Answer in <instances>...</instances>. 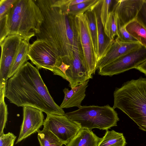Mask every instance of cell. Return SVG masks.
<instances>
[{
    "mask_svg": "<svg viewBox=\"0 0 146 146\" xmlns=\"http://www.w3.org/2000/svg\"><path fill=\"white\" fill-rule=\"evenodd\" d=\"M35 1L44 18L37 39L46 41L63 62L71 60L80 46L75 17L68 13L64 0Z\"/></svg>",
    "mask_w": 146,
    "mask_h": 146,
    "instance_id": "1",
    "label": "cell"
},
{
    "mask_svg": "<svg viewBox=\"0 0 146 146\" xmlns=\"http://www.w3.org/2000/svg\"><path fill=\"white\" fill-rule=\"evenodd\" d=\"M5 97L18 107H30L48 114L64 115L53 100L38 69L27 62L7 80Z\"/></svg>",
    "mask_w": 146,
    "mask_h": 146,
    "instance_id": "2",
    "label": "cell"
},
{
    "mask_svg": "<svg viewBox=\"0 0 146 146\" xmlns=\"http://www.w3.org/2000/svg\"><path fill=\"white\" fill-rule=\"evenodd\" d=\"M113 97V108L120 110L146 132V78L127 81L115 89Z\"/></svg>",
    "mask_w": 146,
    "mask_h": 146,
    "instance_id": "3",
    "label": "cell"
},
{
    "mask_svg": "<svg viewBox=\"0 0 146 146\" xmlns=\"http://www.w3.org/2000/svg\"><path fill=\"white\" fill-rule=\"evenodd\" d=\"M7 36L19 35L27 40L40 33L44 20L35 0H17L5 15Z\"/></svg>",
    "mask_w": 146,
    "mask_h": 146,
    "instance_id": "4",
    "label": "cell"
},
{
    "mask_svg": "<svg viewBox=\"0 0 146 146\" xmlns=\"http://www.w3.org/2000/svg\"><path fill=\"white\" fill-rule=\"evenodd\" d=\"M65 115L77 123L81 129L90 130L94 128L108 129L117 126L119 120L116 111L108 105L82 106L77 110Z\"/></svg>",
    "mask_w": 146,
    "mask_h": 146,
    "instance_id": "5",
    "label": "cell"
},
{
    "mask_svg": "<svg viewBox=\"0 0 146 146\" xmlns=\"http://www.w3.org/2000/svg\"><path fill=\"white\" fill-rule=\"evenodd\" d=\"M28 56L38 69L52 72L59 66L62 60L49 44L42 39H37L29 46Z\"/></svg>",
    "mask_w": 146,
    "mask_h": 146,
    "instance_id": "6",
    "label": "cell"
},
{
    "mask_svg": "<svg viewBox=\"0 0 146 146\" xmlns=\"http://www.w3.org/2000/svg\"><path fill=\"white\" fill-rule=\"evenodd\" d=\"M75 19L82 58L85 65L92 76L96 70L98 61L87 20L84 13L76 15Z\"/></svg>",
    "mask_w": 146,
    "mask_h": 146,
    "instance_id": "7",
    "label": "cell"
},
{
    "mask_svg": "<svg viewBox=\"0 0 146 146\" xmlns=\"http://www.w3.org/2000/svg\"><path fill=\"white\" fill-rule=\"evenodd\" d=\"M43 125L44 129L51 131L66 145L81 129L65 114H47Z\"/></svg>",
    "mask_w": 146,
    "mask_h": 146,
    "instance_id": "8",
    "label": "cell"
},
{
    "mask_svg": "<svg viewBox=\"0 0 146 146\" xmlns=\"http://www.w3.org/2000/svg\"><path fill=\"white\" fill-rule=\"evenodd\" d=\"M146 61V48L141 45L138 48L99 69L98 74L112 76L136 68Z\"/></svg>",
    "mask_w": 146,
    "mask_h": 146,
    "instance_id": "9",
    "label": "cell"
},
{
    "mask_svg": "<svg viewBox=\"0 0 146 146\" xmlns=\"http://www.w3.org/2000/svg\"><path fill=\"white\" fill-rule=\"evenodd\" d=\"M23 38L19 35H11L7 36L0 43L1 50L0 64V89L6 88L11 68Z\"/></svg>",
    "mask_w": 146,
    "mask_h": 146,
    "instance_id": "10",
    "label": "cell"
},
{
    "mask_svg": "<svg viewBox=\"0 0 146 146\" xmlns=\"http://www.w3.org/2000/svg\"><path fill=\"white\" fill-rule=\"evenodd\" d=\"M43 112L33 107H23V119L16 144L39 130L44 124Z\"/></svg>",
    "mask_w": 146,
    "mask_h": 146,
    "instance_id": "11",
    "label": "cell"
},
{
    "mask_svg": "<svg viewBox=\"0 0 146 146\" xmlns=\"http://www.w3.org/2000/svg\"><path fill=\"white\" fill-rule=\"evenodd\" d=\"M144 0H115L111 11L115 14L117 22L125 26L136 18Z\"/></svg>",
    "mask_w": 146,
    "mask_h": 146,
    "instance_id": "12",
    "label": "cell"
},
{
    "mask_svg": "<svg viewBox=\"0 0 146 146\" xmlns=\"http://www.w3.org/2000/svg\"><path fill=\"white\" fill-rule=\"evenodd\" d=\"M139 42H126L118 38L113 41L110 50L98 62L96 69H99L119 58L139 48Z\"/></svg>",
    "mask_w": 146,
    "mask_h": 146,
    "instance_id": "13",
    "label": "cell"
},
{
    "mask_svg": "<svg viewBox=\"0 0 146 146\" xmlns=\"http://www.w3.org/2000/svg\"><path fill=\"white\" fill-rule=\"evenodd\" d=\"M102 3V0H98L97 2L92 7L95 14L97 28L98 62L108 52L114 41L110 40L106 35L104 32V27L101 21L100 15Z\"/></svg>",
    "mask_w": 146,
    "mask_h": 146,
    "instance_id": "14",
    "label": "cell"
},
{
    "mask_svg": "<svg viewBox=\"0 0 146 146\" xmlns=\"http://www.w3.org/2000/svg\"><path fill=\"white\" fill-rule=\"evenodd\" d=\"M89 80H87L82 84L72 88L70 90L64 88L63 90L64 96L60 106L61 108L62 109L73 107L80 108L82 106L81 103L86 95L85 92Z\"/></svg>",
    "mask_w": 146,
    "mask_h": 146,
    "instance_id": "15",
    "label": "cell"
},
{
    "mask_svg": "<svg viewBox=\"0 0 146 146\" xmlns=\"http://www.w3.org/2000/svg\"><path fill=\"white\" fill-rule=\"evenodd\" d=\"M101 139L91 130L81 129L66 146H98Z\"/></svg>",
    "mask_w": 146,
    "mask_h": 146,
    "instance_id": "16",
    "label": "cell"
},
{
    "mask_svg": "<svg viewBox=\"0 0 146 146\" xmlns=\"http://www.w3.org/2000/svg\"><path fill=\"white\" fill-rule=\"evenodd\" d=\"M30 44L29 41L24 38L21 41L9 75V79L29 60L28 54Z\"/></svg>",
    "mask_w": 146,
    "mask_h": 146,
    "instance_id": "17",
    "label": "cell"
},
{
    "mask_svg": "<svg viewBox=\"0 0 146 146\" xmlns=\"http://www.w3.org/2000/svg\"><path fill=\"white\" fill-rule=\"evenodd\" d=\"M127 31L146 48V28L136 19L125 26Z\"/></svg>",
    "mask_w": 146,
    "mask_h": 146,
    "instance_id": "18",
    "label": "cell"
},
{
    "mask_svg": "<svg viewBox=\"0 0 146 146\" xmlns=\"http://www.w3.org/2000/svg\"><path fill=\"white\" fill-rule=\"evenodd\" d=\"M126 144L123 133L107 129L104 136L101 138L98 146H125Z\"/></svg>",
    "mask_w": 146,
    "mask_h": 146,
    "instance_id": "19",
    "label": "cell"
},
{
    "mask_svg": "<svg viewBox=\"0 0 146 146\" xmlns=\"http://www.w3.org/2000/svg\"><path fill=\"white\" fill-rule=\"evenodd\" d=\"M92 7L86 11L84 14L88 23L95 53L98 62V42L97 28L95 14Z\"/></svg>",
    "mask_w": 146,
    "mask_h": 146,
    "instance_id": "20",
    "label": "cell"
},
{
    "mask_svg": "<svg viewBox=\"0 0 146 146\" xmlns=\"http://www.w3.org/2000/svg\"><path fill=\"white\" fill-rule=\"evenodd\" d=\"M40 146H62L64 143L51 131L44 128L38 131Z\"/></svg>",
    "mask_w": 146,
    "mask_h": 146,
    "instance_id": "21",
    "label": "cell"
},
{
    "mask_svg": "<svg viewBox=\"0 0 146 146\" xmlns=\"http://www.w3.org/2000/svg\"><path fill=\"white\" fill-rule=\"evenodd\" d=\"M104 31L106 35L111 40H114L118 36L117 19L112 11L109 13Z\"/></svg>",
    "mask_w": 146,
    "mask_h": 146,
    "instance_id": "22",
    "label": "cell"
},
{
    "mask_svg": "<svg viewBox=\"0 0 146 146\" xmlns=\"http://www.w3.org/2000/svg\"><path fill=\"white\" fill-rule=\"evenodd\" d=\"M64 0V3L68 13L72 16L84 13L90 9L98 1V0H87L84 2L72 6H68Z\"/></svg>",
    "mask_w": 146,
    "mask_h": 146,
    "instance_id": "23",
    "label": "cell"
},
{
    "mask_svg": "<svg viewBox=\"0 0 146 146\" xmlns=\"http://www.w3.org/2000/svg\"><path fill=\"white\" fill-rule=\"evenodd\" d=\"M5 91H0V136L4 134L3 130L7 121V106L5 102Z\"/></svg>",
    "mask_w": 146,
    "mask_h": 146,
    "instance_id": "24",
    "label": "cell"
},
{
    "mask_svg": "<svg viewBox=\"0 0 146 146\" xmlns=\"http://www.w3.org/2000/svg\"><path fill=\"white\" fill-rule=\"evenodd\" d=\"M117 26L118 36L117 38L119 40L126 42H139L127 31L125 26L120 25L117 22Z\"/></svg>",
    "mask_w": 146,
    "mask_h": 146,
    "instance_id": "25",
    "label": "cell"
},
{
    "mask_svg": "<svg viewBox=\"0 0 146 146\" xmlns=\"http://www.w3.org/2000/svg\"><path fill=\"white\" fill-rule=\"evenodd\" d=\"M114 1L102 0L100 15L101 21L104 27L110 11H109L110 6L113 4Z\"/></svg>",
    "mask_w": 146,
    "mask_h": 146,
    "instance_id": "26",
    "label": "cell"
},
{
    "mask_svg": "<svg viewBox=\"0 0 146 146\" xmlns=\"http://www.w3.org/2000/svg\"><path fill=\"white\" fill-rule=\"evenodd\" d=\"M17 0H0V19L8 13Z\"/></svg>",
    "mask_w": 146,
    "mask_h": 146,
    "instance_id": "27",
    "label": "cell"
},
{
    "mask_svg": "<svg viewBox=\"0 0 146 146\" xmlns=\"http://www.w3.org/2000/svg\"><path fill=\"white\" fill-rule=\"evenodd\" d=\"M16 136L9 132L0 136V146H13Z\"/></svg>",
    "mask_w": 146,
    "mask_h": 146,
    "instance_id": "28",
    "label": "cell"
},
{
    "mask_svg": "<svg viewBox=\"0 0 146 146\" xmlns=\"http://www.w3.org/2000/svg\"><path fill=\"white\" fill-rule=\"evenodd\" d=\"M136 19L146 28V1L145 0Z\"/></svg>",
    "mask_w": 146,
    "mask_h": 146,
    "instance_id": "29",
    "label": "cell"
},
{
    "mask_svg": "<svg viewBox=\"0 0 146 146\" xmlns=\"http://www.w3.org/2000/svg\"><path fill=\"white\" fill-rule=\"evenodd\" d=\"M135 69L143 73L146 76V61L138 66Z\"/></svg>",
    "mask_w": 146,
    "mask_h": 146,
    "instance_id": "30",
    "label": "cell"
},
{
    "mask_svg": "<svg viewBox=\"0 0 146 146\" xmlns=\"http://www.w3.org/2000/svg\"><path fill=\"white\" fill-rule=\"evenodd\" d=\"M145 1H146V0H145Z\"/></svg>",
    "mask_w": 146,
    "mask_h": 146,
    "instance_id": "31",
    "label": "cell"
}]
</instances>
